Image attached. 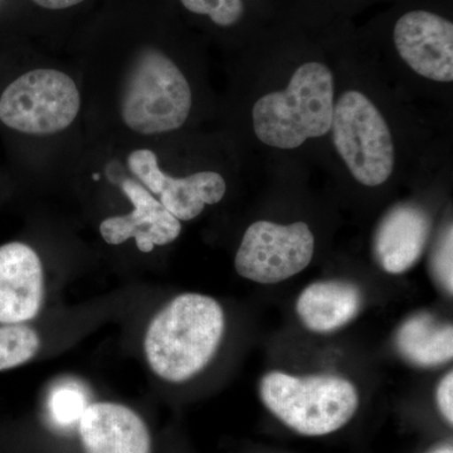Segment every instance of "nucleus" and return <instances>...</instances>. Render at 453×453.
I'll use <instances>...</instances> for the list:
<instances>
[{
  "label": "nucleus",
  "mask_w": 453,
  "mask_h": 453,
  "mask_svg": "<svg viewBox=\"0 0 453 453\" xmlns=\"http://www.w3.org/2000/svg\"><path fill=\"white\" fill-rule=\"evenodd\" d=\"M452 243V226L449 225L432 256V273L441 288L449 295L453 291Z\"/></svg>",
  "instance_id": "obj_18"
},
{
  "label": "nucleus",
  "mask_w": 453,
  "mask_h": 453,
  "mask_svg": "<svg viewBox=\"0 0 453 453\" xmlns=\"http://www.w3.org/2000/svg\"><path fill=\"white\" fill-rule=\"evenodd\" d=\"M396 52L405 64L434 82L453 81V25L427 11L399 18L393 32Z\"/></svg>",
  "instance_id": "obj_9"
},
{
  "label": "nucleus",
  "mask_w": 453,
  "mask_h": 453,
  "mask_svg": "<svg viewBox=\"0 0 453 453\" xmlns=\"http://www.w3.org/2000/svg\"><path fill=\"white\" fill-rule=\"evenodd\" d=\"M41 347V339L27 324L0 325V372L28 363Z\"/></svg>",
  "instance_id": "obj_15"
},
{
  "label": "nucleus",
  "mask_w": 453,
  "mask_h": 453,
  "mask_svg": "<svg viewBox=\"0 0 453 453\" xmlns=\"http://www.w3.org/2000/svg\"><path fill=\"white\" fill-rule=\"evenodd\" d=\"M362 303V292L354 283L316 281L301 292L296 314L310 332L333 333L357 318Z\"/></svg>",
  "instance_id": "obj_13"
},
{
  "label": "nucleus",
  "mask_w": 453,
  "mask_h": 453,
  "mask_svg": "<svg viewBox=\"0 0 453 453\" xmlns=\"http://www.w3.org/2000/svg\"><path fill=\"white\" fill-rule=\"evenodd\" d=\"M265 407L303 436H326L347 426L359 407L351 381L335 375L295 377L271 372L259 381Z\"/></svg>",
  "instance_id": "obj_3"
},
{
  "label": "nucleus",
  "mask_w": 453,
  "mask_h": 453,
  "mask_svg": "<svg viewBox=\"0 0 453 453\" xmlns=\"http://www.w3.org/2000/svg\"><path fill=\"white\" fill-rule=\"evenodd\" d=\"M122 192L133 203L134 210L127 216L111 217L103 220L100 234L109 244H121L135 238L142 252L153 251L155 246L174 242L181 232L180 220L138 181L127 179L121 184Z\"/></svg>",
  "instance_id": "obj_10"
},
{
  "label": "nucleus",
  "mask_w": 453,
  "mask_h": 453,
  "mask_svg": "<svg viewBox=\"0 0 453 453\" xmlns=\"http://www.w3.org/2000/svg\"><path fill=\"white\" fill-rule=\"evenodd\" d=\"M131 173L151 195L179 220H192L205 205L217 204L226 195L225 178L216 172H199L186 178L165 174L157 164V155L148 149L133 151L127 157Z\"/></svg>",
  "instance_id": "obj_8"
},
{
  "label": "nucleus",
  "mask_w": 453,
  "mask_h": 453,
  "mask_svg": "<svg viewBox=\"0 0 453 453\" xmlns=\"http://www.w3.org/2000/svg\"><path fill=\"white\" fill-rule=\"evenodd\" d=\"M335 80L321 62H306L292 73L288 88L256 101L253 130L259 142L280 150H292L332 129Z\"/></svg>",
  "instance_id": "obj_2"
},
{
  "label": "nucleus",
  "mask_w": 453,
  "mask_h": 453,
  "mask_svg": "<svg viewBox=\"0 0 453 453\" xmlns=\"http://www.w3.org/2000/svg\"><path fill=\"white\" fill-rule=\"evenodd\" d=\"M436 453H452V449H443V451L436 452Z\"/></svg>",
  "instance_id": "obj_21"
},
{
  "label": "nucleus",
  "mask_w": 453,
  "mask_h": 453,
  "mask_svg": "<svg viewBox=\"0 0 453 453\" xmlns=\"http://www.w3.org/2000/svg\"><path fill=\"white\" fill-rule=\"evenodd\" d=\"M431 229V217L418 205L393 207L374 235L372 250L380 266L390 275L407 273L422 257Z\"/></svg>",
  "instance_id": "obj_11"
},
{
  "label": "nucleus",
  "mask_w": 453,
  "mask_h": 453,
  "mask_svg": "<svg viewBox=\"0 0 453 453\" xmlns=\"http://www.w3.org/2000/svg\"><path fill=\"white\" fill-rule=\"evenodd\" d=\"M333 142L357 183L380 187L392 177L395 148L386 119L374 103L357 89L335 101Z\"/></svg>",
  "instance_id": "obj_5"
},
{
  "label": "nucleus",
  "mask_w": 453,
  "mask_h": 453,
  "mask_svg": "<svg viewBox=\"0 0 453 453\" xmlns=\"http://www.w3.org/2000/svg\"><path fill=\"white\" fill-rule=\"evenodd\" d=\"M33 2L42 8L57 11V9L74 7V5L80 4V3L85 2V0H33Z\"/></svg>",
  "instance_id": "obj_20"
},
{
  "label": "nucleus",
  "mask_w": 453,
  "mask_h": 453,
  "mask_svg": "<svg viewBox=\"0 0 453 453\" xmlns=\"http://www.w3.org/2000/svg\"><path fill=\"white\" fill-rule=\"evenodd\" d=\"M438 410L449 425L453 423V374L447 372L438 384L436 390Z\"/></svg>",
  "instance_id": "obj_19"
},
{
  "label": "nucleus",
  "mask_w": 453,
  "mask_h": 453,
  "mask_svg": "<svg viewBox=\"0 0 453 453\" xmlns=\"http://www.w3.org/2000/svg\"><path fill=\"white\" fill-rule=\"evenodd\" d=\"M192 13L208 16L217 26H234L243 16L242 0H180Z\"/></svg>",
  "instance_id": "obj_17"
},
{
  "label": "nucleus",
  "mask_w": 453,
  "mask_h": 453,
  "mask_svg": "<svg viewBox=\"0 0 453 453\" xmlns=\"http://www.w3.org/2000/svg\"><path fill=\"white\" fill-rule=\"evenodd\" d=\"M314 253V234L305 222L257 220L244 232L234 267L243 279L273 285L303 273Z\"/></svg>",
  "instance_id": "obj_7"
},
{
  "label": "nucleus",
  "mask_w": 453,
  "mask_h": 453,
  "mask_svg": "<svg viewBox=\"0 0 453 453\" xmlns=\"http://www.w3.org/2000/svg\"><path fill=\"white\" fill-rule=\"evenodd\" d=\"M79 434L85 453H151L148 426L127 405L88 404Z\"/></svg>",
  "instance_id": "obj_12"
},
{
  "label": "nucleus",
  "mask_w": 453,
  "mask_h": 453,
  "mask_svg": "<svg viewBox=\"0 0 453 453\" xmlns=\"http://www.w3.org/2000/svg\"><path fill=\"white\" fill-rule=\"evenodd\" d=\"M81 96L68 74L33 70L18 77L0 97V121L28 135H52L79 115Z\"/></svg>",
  "instance_id": "obj_6"
},
{
  "label": "nucleus",
  "mask_w": 453,
  "mask_h": 453,
  "mask_svg": "<svg viewBox=\"0 0 453 453\" xmlns=\"http://www.w3.org/2000/svg\"><path fill=\"white\" fill-rule=\"evenodd\" d=\"M88 405L85 393L73 384H64L58 387L50 396V413L61 425L79 422Z\"/></svg>",
  "instance_id": "obj_16"
},
{
  "label": "nucleus",
  "mask_w": 453,
  "mask_h": 453,
  "mask_svg": "<svg viewBox=\"0 0 453 453\" xmlns=\"http://www.w3.org/2000/svg\"><path fill=\"white\" fill-rule=\"evenodd\" d=\"M399 356L418 368H436L451 362L453 329L427 312L410 316L395 334Z\"/></svg>",
  "instance_id": "obj_14"
},
{
  "label": "nucleus",
  "mask_w": 453,
  "mask_h": 453,
  "mask_svg": "<svg viewBox=\"0 0 453 453\" xmlns=\"http://www.w3.org/2000/svg\"><path fill=\"white\" fill-rule=\"evenodd\" d=\"M192 89L177 65L157 50H144L127 71L121 96L127 127L142 135L169 133L186 124Z\"/></svg>",
  "instance_id": "obj_4"
},
{
  "label": "nucleus",
  "mask_w": 453,
  "mask_h": 453,
  "mask_svg": "<svg viewBox=\"0 0 453 453\" xmlns=\"http://www.w3.org/2000/svg\"><path fill=\"white\" fill-rule=\"evenodd\" d=\"M225 330L219 301L201 294L179 295L149 325L144 342L149 366L164 380H190L216 356Z\"/></svg>",
  "instance_id": "obj_1"
}]
</instances>
